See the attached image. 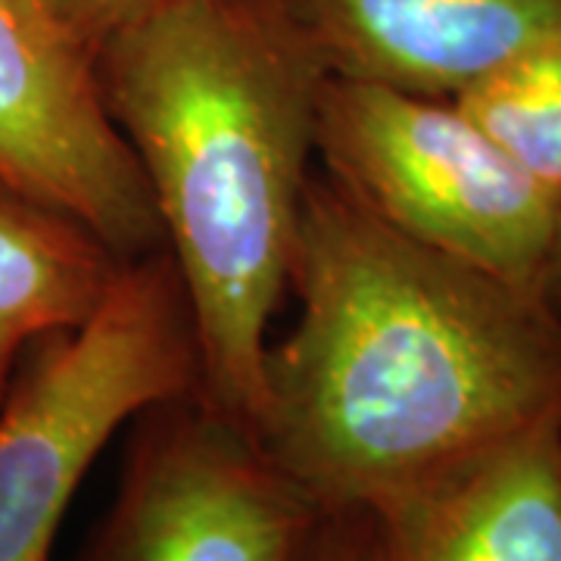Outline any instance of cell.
Listing matches in <instances>:
<instances>
[{"instance_id":"7c38bea8","label":"cell","mask_w":561,"mask_h":561,"mask_svg":"<svg viewBox=\"0 0 561 561\" xmlns=\"http://www.w3.org/2000/svg\"><path fill=\"white\" fill-rule=\"evenodd\" d=\"M306 561H368L362 512L324 515L306 552Z\"/></svg>"},{"instance_id":"6da1fadb","label":"cell","mask_w":561,"mask_h":561,"mask_svg":"<svg viewBox=\"0 0 561 561\" xmlns=\"http://www.w3.org/2000/svg\"><path fill=\"white\" fill-rule=\"evenodd\" d=\"M268 343L256 440L324 515L368 512L561 415V324L537 294L393 231L312 179Z\"/></svg>"},{"instance_id":"8992f818","label":"cell","mask_w":561,"mask_h":561,"mask_svg":"<svg viewBox=\"0 0 561 561\" xmlns=\"http://www.w3.org/2000/svg\"><path fill=\"white\" fill-rule=\"evenodd\" d=\"M0 175L119 260L147 256L160 238L138 162L103 106L94 57L41 0H0Z\"/></svg>"},{"instance_id":"ba28073f","label":"cell","mask_w":561,"mask_h":561,"mask_svg":"<svg viewBox=\"0 0 561 561\" xmlns=\"http://www.w3.org/2000/svg\"><path fill=\"white\" fill-rule=\"evenodd\" d=\"M331 76L427 98L559 35L561 0H290Z\"/></svg>"},{"instance_id":"5bb4252c","label":"cell","mask_w":561,"mask_h":561,"mask_svg":"<svg viewBox=\"0 0 561 561\" xmlns=\"http://www.w3.org/2000/svg\"><path fill=\"white\" fill-rule=\"evenodd\" d=\"M38 337H28L20 328H7L0 324V400L7 393V387L13 381L16 368H20L22 353L28 350V343H35Z\"/></svg>"},{"instance_id":"8fae6325","label":"cell","mask_w":561,"mask_h":561,"mask_svg":"<svg viewBox=\"0 0 561 561\" xmlns=\"http://www.w3.org/2000/svg\"><path fill=\"white\" fill-rule=\"evenodd\" d=\"M50 16L94 57L103 41L169 0H41Z\"/></svg>"},{"instance_id":"4fadbf2b","label":"cell","mask_w":561,"mask_h":561,"mask_svg":"<svg viewBox=\"0 0 561 561\" xmlns=\"http://www.w3.org/2000/svg\"><path fill=\"white\" fill-rule=\"evenodd\" d=\"M537 297L549 309V316L561 324V206L559 221H556V234H552V247H549L540 284H537Z\"/></svg>"},{"instance_id":"52a82bcc","label":"cell","mask_w":561,"mask_h":561,"mask_svg":"<svg viewBox=\"0 0 561 561\" xmlns=\"http://www.w3.org/2000/svg\"><path fill=\"white\" fill-rule=\"evenodd\" d=\"M362 518L368 561H561V415Z\"/></svg>"},{"instance_id":"5b68a950","label":"cell","mask_w":561,"mask_h":561,"mask_svg":"<svg viewBox=\"0 0 561 561\" xmlns=\"http://www.w3.org/2000/svg\"><path fill=\"white\" fill-rule=\"evenodd\" d=\"M119 493L79 561H306L321 512L203 390L140 415Z\"/></svg>"},{"instance_id":"9c48e42d","label":"cell","mask_w":561,"mask_h":561,"mask_svg":"<svg viewBox=\"0 0 561 561\" xmlns=\"http://www.w3.org/2000/svg\"><path fill=\"white\" fill-rule=\"evenodd\" d=\"M128 260L0 175V324L44 337L84 321Z\"/></svg>"},{"instance_id":"7a4b0ae2","label":"cell","mask_w":561,"mask_h":561,"mask_svg":"<svg viewBox=\"0 0 561 561\" xmlns=\"http://www.w3.org/2000/svg\"><path fill=\"white\" fill-rule=\"evenodd\" d=\"M94 69L172 250L201 390L256 431L328 69L290 0H169Z\"/></svg>"},{"instance_id":"30bf717a","label":"cell","mask_w":561,"mask_h":561,"mask_svg":"<svg viewBox=\"0 0 561 561\" xmlns=\"http://www.w3.org/2000/svg\"><path fill=\"white\" fill-rule=\"evenodd\" d=\"M453 101L561 197V32L530 44Z\"/></svg>"},{"instance_id":"277c9868","label":"cell","mask_w":561,"mask_h":561,"mask_svg":"<svg viewBox=\"0 0 561 561\" xmlns=\"http://www.w3.org/2000/svg\"><path fill=\"white\" fill-rule=\"evenodd\" d=\"M316 157L331 184L393 231L537 294L561 197L453 98L328 72Z\"/></svg>"},{"instance_id":"3957f363","label":"cell","mask_w":561,"mask_h":561,"mask_svg":"<svg viewBox=\"0 0 561 561\" xmlns=\"http://www.w3.org/2000/svg\"><path fill=\"white\" fill-rule=\"evenodd\" d=\"M38 341L0 400V561H50L103 446L147 409L201 390L169 256L128 260L88 319Z\"/></svg>"}]
</instances>
